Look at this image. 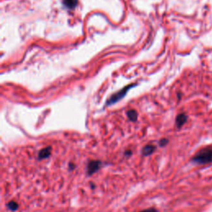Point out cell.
<instances>
[{
  "label": "cell",
  "mask_w": 212,
  "mask_h": 212,
  "mask_svg": "<svg viewBox=\"0 0 212 212\" xmlns=\"http://www.w3.org/2000/svg\"><path fill=\"white\" fill-rule=\"evenodd\" d=\"M62 3L67 8L73 9V8L76 7L77 3H78V0H62Z\"/></svg>",
  "instance_id": "obj_7"
},
{
  "label": "cell",
  "mask_w": 212,
  "mask_h": 212,
  "mask_svg": "<svg viewBox=\"0 0 212 212\" xmlns=\"http://www.w3.org/2000/svg\"><path fill=\"white\" fill-rule=\"evenodd\" d=\"M187 116L185 114H180L176 118V125L178 128L184 125V123L187 122Z\"/></svg>",
  "instance_id": "obj_5"
},
{
  "label": "cell",
  "mask_w": 212,
  "mask_h": 212,
  "mask_svg": "<svg viewBox=\"0 0 212 212\" xmlns=\"http://www.w3.org/2000/svg\"><path fill=\"white\" fill-rule=\"evenodd\" d=\"M191 161L195 164H207L212 162V145L207 146L206 148H201V150L192 157Z\"/></svg>",
  "instance_id": "obj_1"
},
{
  "label": "cell",
  "mask_w": 212,
  "mask_h": 212,
  "mask_svg": "<svg viewBox=\"0 0 212 212\" xmlns=\"http://www.w3.org/2000/svg\"><path fill=\"white\" fill-rule=\"evenodd\" d=\"M131 154H132V152H131L130 150H128V151H126L124 155H125V156H130Z\"/></svg>",
  "instance_id": "obj_12"
},
{
  "label": "cell",
  "mask_w": 212,
  "mask_h": 212,
  "mask_svg": "<svg viewBox=\"0 0 212 212\" xmlns=\"http://www.w3.org/2000/svg\"><path fill=\"white\" fill-rule=\"evenodd\" d=\"M51 147H46L39 151L38 153V158L39 160H42V159L48 158L49 157L51 156Z\"/></svg>",
  "instance_id": "obj_4"
},
{
  "label": "cell",
  "mask_w": 212,
  "mask_h": 212,
  "mask_svg": "<svg viewBox=\"0 0 212 212\" xmlns=\"http://www.w3.org/2000/svg\"><path fill=\"white\" fill-rule=\"evenodd\" d=\"M101 167V162L98 161V160H92L89 161L88 165H87V174L88 176H91L94 173L100 168Z\"/></svg>",
  "instance_id": "obj_3"
},
{
  "label": "cell",
  "mask_w": 212,
  "mask_h": 212,
  "mask_svg": "<svg viewBox=\"0 0 212 212\" xmlns=\"http://www.w3.org/2000/svg\"><path fill=\"white\" fill-rule=\"evenodd\" d=\"M140 212H158V210H156L155 208H148V209L143 210H142V211H140Z\"/></svg>",
  "instance_id": "obj_11"
},
{
  "label": "cell",
  "mask_w": 212,
  "mask_h": 212,
  "mask_svg": "<svg viewBox=\"0 0 212 212\" xmlns=\"http://www.w3.org/2000/svg\"><path fill=\"white\" fill-rule=\"evenodd\" d=\"M7 206L12 211H15V210H17L18 209V204L16 201H11L8 202V204H7Z\"/></svg>",
  "instance_id": "obj_9"
},
{
  "label": "cell",
  "mask_w": 212,
  "mask_h": 212,
  "mask_svg": "<svg viewBox=\"0 0 212 212\" xmlns=\"http://www.w3.org/2000/svg\"><path fill=\"white\" fill-rule=\"evenodd\" d=\"M155 150H156V146L149 144V145H146L143 147L142 149V154L143 156H149L151 154H154Z\"/></svg>",
  "instance_id": "obj_6"
},
{
  "label": "cell",
  "mask_w": 212,
  "mask_h": 212,
  "mask_svg": "<svg viewBox=\"0 0 212 212\" xmlns=\"http://www.w3.org/2000/svg\"><path fill=\"white\" fill-rule=\"evenodd\" d=\"M74 168H75L74 164H71V163L70 164V169H71V170H72V169H74Z\"/></svg>",
  "instance_id": "obj_13"
},
{
  "label": "cell",
  "mask_w": 212,
  "mask_h": 212,
  "mask_svg": "<svg viewBox=\"0 0 212 212\" xmlns=\"http://www.w3.org/2000/svg\"><path fill=\"white\" fill-rule=\"evenodd\" d=\"M132 86H133V84H129V85H128V86L124 87L123 89H120L119 91H118L117 93H115V94H114V95L111 96V97L109 99V100H108V105H112V104H115V103L117 102V101H119V100H121L122 98L124 96V95H126V93L128 92V89L129 88H131Z\"/></svg>",
  "instance_id": "obj_2"
},
{
  "label": "cell",
  "mask_w": 212,
  "mask_h": 212,
  "mask_svg": "<svg viewBox=\"0 0 212 212\" xmlns=\"http://www.w3.org/2000/svg\"><path fill=\"white\" fill-rule=\"evenodd\" d=\"M167 143H168V139L167 138H162V139L159 141V145L161 146V147L166 146Z\"/></svg>",
  "instance_id": "obj_10"
},
{
  "label": "cell",
  "mask_w": 212,
  "mask_h": 212,
  "mask_svg": "<svg viewBox=\"0 0 212 212\" xmlns=\"http://www.w3.org/2000/svg\"><path fill=\"white\" fill-rule=\"evenodd\" d=\"M127 115H128V119L131 120V121H136L137 120V119H138V113H137V111L134 110H128V112H127Z\"/></svg>",
  "instance_id": "obj_8"
}]
</instances>
